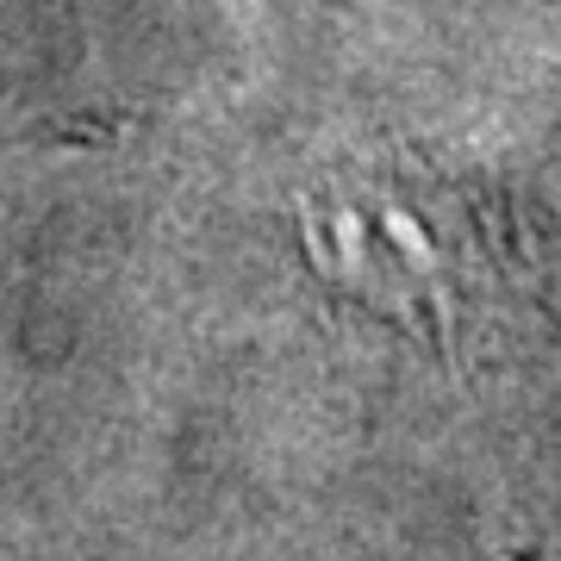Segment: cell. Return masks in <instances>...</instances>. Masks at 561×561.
Masks as SVG:
<instances>
[{"label": "cell", "mask_w": 561, "mask_h": 561, "mask_svg": "<svg viewBox=\"0 0 561 561\" xmlns=\"http://www.w3.org/2000/svg\"><path fill=\"white\" fill-rule=\"evenodd\" d=\"M300 225L306 256L343 306L437 356L505 331L530 287L512 219L431 162H337L306 194Z\"/></svg>", "instance_id": "6da1fadb"}]
</instances>
